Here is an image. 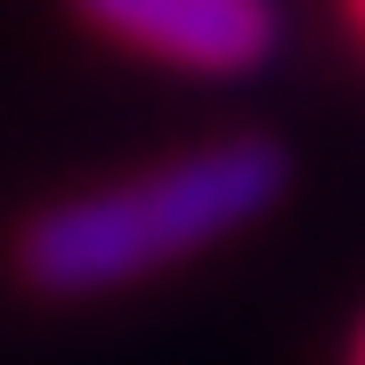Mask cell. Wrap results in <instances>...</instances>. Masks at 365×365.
Wrapping results in <instances>:
<instances>
[{"instance_id": "obj_1", "label": "cell", "mask_w": 365, "mask_h": 365, "mask_svg": "<svg viewBox=\"0 0 365 365\" xmlns=\"http://www.w3.org/2000/svg\"><path fill=\"white\" fill-rule=\"evenodd\" d=\"M292 155L276 138H211L114 187L41 203L16 227V276L49 300H98L138 276H163L195 252L244 235L260 211L284 203Z\"/></svg>"}, {"instance_id": "obj_2", "label": "cell", "mask_w": 365, "mask_h": 365, "mask_svg": "<svg viewBox=\"0 0 365 365\" xmlns=\"http://www.w3.org/2000/svg\"><path fill=\"white\" fill-rule=\"evenodd\" d=\"M66 9L122 49L179 73H211V81L260 73L284 41L276 0H66Z\"/></svg>"}, {"instance_id": "obj_3", "label": "cell", "mask_w": 365, "mask_h": 365, "mask_svg": "<svg viewBox=\"0 0 365 365\" xmlns=\"http://www.w3.org/2000/svg\"><path fill=\"white\" fill-rule=\"evenodd\" d=\"M349 25H357V33H365V0H349Z\"/></svg>"}, {"instance_id": "obj_4", "label": "cell", "mask_w": 365, "mask_h": 365, "mask_svg": "<svg viewBox=\"0 0 365 365\" xmlns=\"http://www.w3.org/2000/svg\"><path fill=\"white\" fill-rule=\"evenodd\" d=\"M349 365H365V325H357V349H349Z\"/></svg>"}]
</instances>
